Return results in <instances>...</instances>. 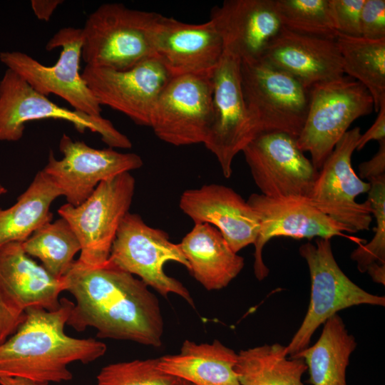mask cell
Returning a JSON list of instances; mask_svg holds the SVG:
<instances>
[{"label":"cell","mask_w":385,"mask_h":385,"mask_svg":"<svg viewBox=\"0 0 385 385\" xmlns=\"http://www.w3.org/2000/svg\"><path fill=\"white\" fill-rule=\"evenodd\" d=\"M63 280L76 300L66 324L78 332L93 327L103 339L161 346L160 302L142 280L108 262L91 267L77 260Z\"/></svg>","instance_id":"cell-1"},{"label":"cell","mask_w":385,"mask_h":385,"mask_svg":"<svg viewBox=\"0 0 385 385\" xmlns=\"http://www.w3.org/2000/svg\"><path fill=\"white\" fill-rule=\"evenodd\" d=\"M55 311L39 307L25 310V319L16 332L0 344V377H21L36 385L72 379L68 366L93 362L107 350L93 338L78 339L64 329L74 302L66 297Z\"/></svg>","instance_id":"cell-2"},{"label":"cell","mask_w":385,"mask_h":385,"mask_svg":"<svg viewBox=\"0 0 385 385\" xmlns=\"http://www.w3.org/2000/svg\"><path fill=\"white\" fill-rule=\"evenodd\" d=\"M159 15L119 3L101 5L82 29L81 58L86 66L123 71L155 57L153 34Z\"/></svg>","instance_id":"cell-3"},{"label":"cell","mask_w":385,"mask_h":385,"mask_svg":"<svg viewBox=\"0 0 385 385\" xmlns=\"http://www.w3.org/2000/svg\"><path fill=\"white\" fill-rule=\"evenodd\" d=\"M299 251L308 265L311 297L299 328L286 346L290 357L308 347L317 328L339 311L360 304L385 305L384 297L366 292L344 273L334 259L331 239L317 238L315 245L303 244Z\"/></svg>","instance_id":"cell-4"},{"label":"cell","mask_w":385,"mask_h":385,"mask_svg":"<svg viewBox=\"0 0 385 385\" xmlns=\"http://www.w3.org/2000/svg\"><path fill=\"white\" fill-rule=\"evenodd\" d=\"M373 98L359 81L344 76L309 88L307 118L296 141L319 171L335 145L357 118L370 114Z\"/></svg>","instance_id":"cell-5"},{"label":"cell","mask_w":385,"mask_h":385,"mask_svg":"<svg viewBox=\"0 0 385 385\" xmlns=\"http://www.w3.org/2000/svg\"><path fill=\"white\" fill-rule=\"evenodd\" d=\"M241 86L259 133L282 132L297 138L304 126L309 88L263 58L241 61Z\"/></svg>","instance_id":"cell-6"},{"label":"cell","mask_w":385,"mask_h":385,"mask_svg":"<svg viewBox=\"0 0 385 385\" xmlns=\"http://www.w3.org/2000/svg\"><path fill=\"white\" fill-rule=\"evenodd\" d=\"M135 180L129 173L118 174L100 183L81 204L66 203L58 213L76 235L80 244L77 261L91 267L108 260L118 227L130 207Z\"/></svg>","instance_id":"cell-7"},{"label":"cell","mask_w":385,"mask_h":385,"mask_svg":"<svg viewBox=\"0 0 385 385\" xmlns=\"http://www.w3.org/2000/svg\"><path fill=\"white\" fill-rule=\"evenodd\" d=\"M108 262L137 275L163 297L175 294L195 307L188 289L164 271L168 262H178L189 270L179 243L171 242L165 231L148 225L138 214L129 212L123 219Z\"/></svg>","instance_id":"cell-8"},{"label":"cell","mask_w":385,"mask_h":385,"mask_svg":"<svg viewBox=\"0 0 385 385\" xmlns=\"http://www.w3.org/2000/svg\"><path fill=\"white\" fill-rule=\"evenodd\" d=\"M82 43V29L64 27L58 30L46 46L48 51L61 48L54 65L45 66L21 51L1 52L0 61L39 93L45 96L56 95L75 111L101 116V105L79 72Z\"/></svg>","instance_id":"cell-9"},{"label":"cell","mask_w":385,"mask_h":385,"mask_svg":"<svg viewBox=\"0 0 385 385\" xmlns=\"http://www.w3.org/2000/svg\"><path fill=\"white\" fill-rule=\"evenodd\" d=\"M49 118L68 121L80 133L86 130L97 133L109 148L132 147L130 139L109 120L56 104L7 68L0 81V140L18 141L24 135L26 123Z\"/></svg>","instance_id":"cell-10"},{"label":"cell","mask_w":385,"mask_h":385,"mask_svg":"<svg viewBox=\"0 0 385 385\" xmlns=\"http://www.w3.org/2000/svg\"><path fill=\"white\" fill-rule=\"evenodd\" d=\"M241 60L225 50L213 71L212 120L203 143L217 158L223 175H232L235 155L259 134L241 86Z\"/></svg>","instance_id":"cell-11"},{"label":"cell","mask_w":385,"mask_h":385,"mask_svg":"<svg viewBox=\"0 0 385 385\" xmlns=\"http://www.w3.org/2000/svg\"><path fill=\"white\" fill-rule=\"evenodd\" d=\"M212 76L170 78L150 117V127L158 138L175 146L205 143L212 120Z\"/></svg>","instance_id":"cell-12"},{"label":"cell","mask_w":385,"mask_h":385,"mask_svg":"<svg viewBox=\"0 0 385 385\" xmlns=\"http://www.w3.org/2000/svg\"><path fill=\"white\" fill-rule=\"evenodd\" d=\"M360 135V128L355 127L338 141L319 170L308 197L315 207L347 227L351 233L368 230L372 222L369 202L356 201L358 195L370 189V183L358 177L351 166Z\"/></svg>","instance_id":"cell-13"},{"label":"cell","mask_w":385,"mask_h":385,"mask_svg":"<svg viewBox=\"0 0 385 385\" xmlns=\"http://www.w3.org/2000/svg\"><path fill=\"white\" fill-rule=\"evenodd\" d=\"M296 140L282 132H263L243 148L262 195L272 198L309 197L319 171L298 148Z\"/></svg>","instance_id":"cell-14"},{"label":"cell","mask_w":385,"mask_h":385,"mask_svg":"<svg viewBox=\"0 0 385 385\" xmlns=\"http://www.w3.org/2000/svg\"><path fill=\"white\" fill-rule=\"evenodd\" d=\"M59 150L63 158L56 159L51 150L42 170L58 187L67 203L73 206L86 200L102 181L143 165L138 154L120 153L112 148L96 149L66 134L60 139Z\"/></svg>","instance_id":"cell-15"},{"label":"cell","mask_w":385,"mask_h":385,"mask_svg":"<svg viewBox=\"0 0 385 385\" xmlns=\"http://www.w3.org/2000/svg\"><path fill=\"white\" fill-rule=\"evenodd\" d=\"M81 76L101 106L149 127L156 101L171 78L156 57L123 71L86 65Z\"/></svg>","instance_id":"cell-16"},{"label":"cell","mask_w":385,"mask_h":385,"mask_svg":"<svg viewBox=\"0 0 385 385\" xmlns=\"http://www.w3.org/2000/svg\"><path fill=\"white\" fill-rule=\"evenodd\" d=\"M247 201L260 221L259 234L254 243V273L258 280L264 279L269 274L263 262L262 250L272 238L331 239L344 235V232L351 233L347 227L324 214L306 197L272 198L253 193Z\"/></svg>","instance_id":"cell-17"},{"label":"cell","mask_w":385,"mask_h":385,"mask_svg":"<svg viewBox=\"0 0 385 385\" xmlns=\"http://www.w3.org/2000/svg\"><path fill=\"white\" fill-rule=\"evenodd\" d=\"M153 45L158 58L173 76H212L225 51L222 38L212 21L194 24L160 14Z\"/></svg>","instance_id":"cell-18"},{"label":"cell","mask_w":385,"mask_h":385,"mask_svg":"<svg viewBox=\"0 0 385 385\" xmlns=\"http://www.w3.org/2000/svg\"><path fill=\"white\" fill-rule=\"evenodd\" d=\"M179 206L195 224L207 223L217 229L236 253L256 241L260 221L255 211L227 186L208 184L185 190Z\"/></svg>","instance_id":"cell-19"},{"label":"cell","mask_w":385,"mask_h":385,"mask_svg":"<svg viewBox=\"0 0 385 385\" xmlns=\"http://www.w3.org/2000/svg\"><path fill=\"white\" fill-rule=\"evenodd\" d=\"M210 19L219 31L225 50L241 61L262 58L282 29L274 0H225Z\"/></svg>","instance_id":"cell-20"},{"label":"cell","mask_w":385,"mask_h":385,"mask_svg":"<svg viewBox=\"0 0 385 385\" xmlns=\"http://www.w3.org/2000/svg\"><path fill=\"white\" fill-rule=\"evenodd\" d=\"M262 58L309 88L344 75L335 40L299 34L283 26Z\"/></svg>","instance_id":"cell-21"},{"label":"cell","mask_w":385,"mask_h":385,"mask_svg":"<svg viewBox=\"0 0 385 385\" xmlns=\"http://www.w3.org/2000/svg\"><path fill=\"white\" fill-rule=\"evenodd\" d=\"M66 291L63 277L58 279L27 255L21 242L0 247V294L14 308L24 312L30 307L55 311Z\"/></svg>","instance_id":"cell-22"},{"label":"cell","mask_w":385,"mask_h":385,"mask_svg":"<svg viewBox=\"0 0 385 385\" xmlns=\"http://www.w3.org/2000/svg\"><path fill=\"white\" fill-rule=\"evenodd\" d=\"M179 245L189 264L188 271L208 291L227 287L244 267V258L209 224H195Z\"/></svg>","instance_id":"cell-23"},{"label":"cell","mask_w":385,"mask_h":385,"mask_svg":"<svg viewBox=\"0 0 385 385\" xmlns=\"http://www.w3.org/2000/svg\"><path fill=\"white\" fill-rule=\"evenodd\" d=\"M237 356L217 339L200 344L186 339L178 353L159 357L158 366L194 385H241L235 371Z\"/></svg>","instance_id":"cell-24"},{"label":"cell","mask_w":385,"mask_h":385,"mask_svg":"<svg viewBox=\"0 0 385 385\" xmlns=\"http://www.w3.org/2000/svg\"><path fill=\"white\" fill-rule=\"evenodd\" d=\"M323 324L322 334L316 343L292 357L304 360L309 376L307 381L310 384L347 385L346 369L356 342L337 314Z\"/></svg>","instance_id":"cell-25"},{"label":"cell","mask_w":385,"mask_h":385,"mask_svg":"<svg viewBox=\"0 0 385 385\" xmlns=\"http://www.w3.org/2000/svg\"><path fill=\"white\" fill-rule=\"evenodd\" d=\"M62 196L60 190L41 170L12 206L0 207V247L24 242L37 229L52 220V202Z\"/></svg>","instance_id":"cell-26"},{"label":"cell","mask_w":385,"mask_h":385,"mask_svg":"<svg viewBox=\"0 0 385 385\" xmlns=\"http://www.w3.org/2000/svg\"><path fill=\"white\" fill-rule=\"evenodd\" d=\"M237 354L235 371L241 385H304L306 363L301 357L289 356L286 346L264 344Z\"/></svg>","instance_id":"cell-27"},{"label":"cell","mask_w":385,"mask_h":385,"mask_svg":"<svg viewBox=\"0 0 385 385\" xmlns=\"http://www.w3.org/2000/svg\"><path fill=\"white\" fill-rule=\"evenodd\" d=\"M335 41L344 73L367 89L378 113L385 102V38L369 39L338 33Z\"/></svg>","instance_id":"cell-28"},{"label":"cell","mask_w":385,"mask_h":385,"mask_svg":"<svg viewBox=\"0 0 385 385\" xmlns=\"http://www.w3.org/2000/svg\"><path fill=\"white\" fill-rule=\"evenodd\" d=\"M21 245L27 255L38 258L46 270L58 279L68 273L81 248L73 229L62 217L40 227Z\"/></svg>","instance_id":"cell-29"},{"label":"cell","mask_w":385,"mask_h":385,"mask_svg":"<svg viewBox=\"0 0 385 385\" xmlns=\"http://www.w3.org/2000/svg\"><path fill=\"white\" fill-rule=\"evenodd\" d=\"M282 26L299 34L335 40L329 0H274Z\"/></svg>","instance_id":"cell-30"},{"label":"cell","mask_w":385,"mask_h":385,"mask_svg":"<svg viewBox=\"0 0 385 385\" xmlns=\"http://www.w3.org/2000/svg\"><path fill=\"white\" fill-rule=\"evenodd\" d=\"M158 358L108 364L96 376L95 385H177L179 379L161 371Z\"/></svg>","instance_id":"cell-31"},{"label":"cell","mask_w":385,"mask_h":385,"mask_svg":"<svg viewBox=\"0 0 385 385\" xmlns=\"http://www.w3.org/2000/svg\"><path fill=\"white\" fill-rule=\"evenodd\" d=\"M368 201L376 219L374 235L367 244L361 245L351 254L361 272L374 265H385V175L369 180Z\"/></svg>","instance_id":"cell-32"},{"label":"cell","mask_w":385,"mask_h":385,"mask_svg":"<svg viewBox=\"0 0 385 385\" xmlns=\"http://www.w3.org/2000/svg\"><path fill=\"white\" fill-rule=\"evenodd\" d=\"M364 0H329L334 26L339 34L361 36L360 14Z\"/></svg>","instance_id":"cell-33"},{"label":"cell","mask_w":385,"mask_h":385,"mask_svg":"<svg viewBox=\"0 0 385 385\" xmlns=\"http://www.w3.org/2000/svg\"><path fill=\"white\" fill-rule=\"evenodd\" d=\"M361 36L385 38V1L364 0L360 14Z\"/></svg>","instance_id":"cell-34"},{"label":"cell","mask_w":385,"mask_h":385,"mask_svg":"<svg viewBox=\"0 0 385 385\" xmlns=\"http://www.w3.org/2000/svg\"><path fill=\"white\" fill-rule=\"evenodd\" d=\"M25 316V312L11 307L0 294V344L16 332Z\"/></svg>","instance_id":"cell-35"},{"label":"cell","mask_w":385,"mask_h":385,"mask_svg":"<svg viewBox=\"0 0 385 385\" xmlns=\"http://www.w3.org/2000/svg\"><path fill=\"white\" fill-rule=\"evenodd\" d=\"M361 179H371L385 175V140L379 141L378 152L369 160L359 165Z\"/></svg>","instance_id":"cell-36"},{"label":"cell","mask_w":385,"mask_h":385,"mask_svg":"<svg viewBox=\"0 0 385 385\" xmlns=\"http://www.w3.org/2000/svg\"><path fill=\"white\" fill-rule=\"evenodd\" d=\"M383 140H385V102L381 104L373 125L365 133L361 134L356 150H361L371 140L379 142Z\"/></svg>","instance_id":"cell-37"},{"label":"cell","mask_w":385,"mask_h":385,"mask_svg":"<svg viewBox=\"0 0 385 385\" xmlns=\"http://www.w3.org/2000/svg\"><path fill=\"white\" fill-rule=\"evenodd\" d=\"M63 2L61 0H32V10L38 19L48 21L56 9Z\"/></svg>","instance_id":"cell-38"},{"label":"cell","mask_w":385,"mask_h":385,"mask_svg":"<svg viewBox=\"0 0 385 385\" xmlns=\"http://www.w3.org/2000/svg\"><path fill=\"white\" fill-rule=\"evenodd\" d=\"M366 272L374 282L385 284V265H374Z\"/></svg>","instance_id":"cell-39"},{"label":"cell","mask_w":385,"mask_h":385,"mask_svg":"<svg viewBox=\"0 0 385 385\" xmlns=\"http://www.w3.org/2000/svg\"><path fill=\"white\" fill-rule=\"evenodd\" d=\"M0 385H36L34 382L21 377H0Z\"/></svg>","instance_id":"cell-40"},{"label":"cell","mask_w":385,"mask_h":385,"mask_svg":"<svg viewBox=\"0 0 385 385\" xmlns=\"http://www.w3.org/2000/svg\"><path fill=\"white\" fill-rule=\"evenodd\" d=\"M177 385H194V384L189 381L179 379V381Z\"/></svg>","instance_id":"cell-41"},{"label":"cell","mask_w":385,"mask_h":385,"mask_svg":"<svg viewBox=\"0 0 385 385\" xmlns=\"http://www.w3.org/2000/svg\"><path fill=\"white\" fill-rule=\"evenodd\" d=\"M6 192V189L0 183V195L5 194Z\"/></svg>","instance_id":"cell-42"}]
</instances>
